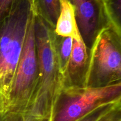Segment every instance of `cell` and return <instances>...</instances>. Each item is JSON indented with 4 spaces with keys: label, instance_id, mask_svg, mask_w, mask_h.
Instances as JSON below:
<instances>
[{
    "label": "cell",
    "instance_id": "6da1fadb",
    "mask_svg": "<svg viewBox=\"0 0 121 121\" xmlns=\"http://www.w3.org/2000/svg\"><path fill=\"white\" fill-rule=\"evenodd\" d=\"M38 80L28 109L39 117L52 114L56 100L63 87L56 48L54 27L39 13L35 19Z\"/></svg>",
    "mask_w": 121,
    "mask_h": 121
},
{
    "label": "cell",
    "instance_id": "7a4b0ae2",
    "mask_svg": "<svg viewBox=\"0 0 121 121\" xmlns=\"http://www.w3.org/2000/svg\"><path fill=\"white\" fill-rule=\"evenodd\" d=\"M35 0H16L0 27V95L4 104L15 77ZM3 112V113H4Z\"/></svg>",
    "mask_w": 121,
    "mask_h": 121
},
{
    "label": "cell",
    "instance_id": "3957f363",
    "mask_svg": "<svg viewBox=\"0 0 121 121\" xmlns=\"http://www.w3.org/2000/svg\"><path fill=\"white\" fill-rule=\"evenodd\" d=\"M121 82L102 86H65L53 108L52 121H78L101 108L121 104Z\"/></svg>",
    "mask_w": 121,
    "mask_h": 121
},
{
    "label": "cell",
    "instance_id": "277c9868",
    "mask_svg": "<svg viewBox=\"0 0 121 121\" xmlns=\"http://www.w3.org/2000/svg\"><path fill=\"white\" fill-rule=\"evenodd\" d=\"M121 39L110 27L99 29L90 47L84 86H102L121 82Z\"/></svg>",
    "mask_w": 121,
    "mask_h": 121
},
{
    "label": "cell",
    "instance_id": "5b68a950",
    "mask_svg": "<svg viewBox=\"0 0 121 121\" xmlns=\"http://www.w3.org/2000/svg\"><path fill=\"white\" fill-rule=\"evenodd\" d=\"M37 13L36 8L28 22L22 52L4 112L10 110L28 109L35 92L38 80V60L35 37Z\"/></svg>",
    "mask_w": 121,
    "mask_h": 121
},
{
    "label": "cell",
    "instance_id": "8992f818",
    "mask_svg": "<svg viewBox=\"0 0 121 121\" xmlns=\"http://www.w3.org/2000/svg\"><path fill=\"white\" fill-rule=\"evenodd\" d=\"M71 2L80 35L90 48L99 29L105 26L104 0H71Z\"/></svg>",
    "mask_w": 121,
    "mask_h": 121
},
{
    "label": "cell",
    "instance_id": "52a82bcc",
    "mask_svg": "<svg viewBox=\"0 0 121 121\" xmlns=\"http://www.w3.org/2000/svg\"><path fill=\"white\" fill-rule=\"evenodd\" d=\"M87 47L82 38L73 39L72 53L64 78V86L82 85L89 60Z\"/></svg>",
    "mask_w": 121,
    "mask_h": 121
},
{
    "label": "cell",
    "instance_id": "ba28073f",
    "mask_svg": "<svg viewBox=\"0 0 121 121\" xmlns=\"http://www.w3.org/2000/svg\"><path fill=\"white\" fill-rule=\"evenodd\" d=\"M60 13L54 28L55 34L73 39L81 38L73 5L69 0H60Z\"/></svg>",
    "mask_w": 121,
    "mask_h": 121
},
{
    "label": "cell",
    "instance_id": "9c48e42d",
    "mask_svg": "<svg viewBox=\"0 0 121 121\" xmlns=\"http://www.w3.org/2000/svg\"><path fill=\"white\" fill-rule=\"evenodd\" d=\"M56 35V34H55ZM73 39L71 37H61L56 35V48L60 76L64 86V78L72 53Z\"/></svg>",
    "mask_w": 121,
    "mask_h": 121
},
{
    "label": "cell",
    "instance_id": "30bf717a",
    "mask_svg": "<svg viewBox=\"0 0 121 121\" xmlns=\"http://www.w3.org/2000/svg\"><path fill=\"white\" fill-rule=\"evenodd\" d=\"M37 11L54 28L60 13V0H35Z\"/></svg>",
    "mask_w": 121,
    "mask_h": 121
},
{
    "label": "cell",
    "instance_id": "8fae6325",
    "mask_svg": "<svg viewBox=\"0 0 121 121\" xmlns=\"http://www.w3.org/2000/svg\"><path fill=\"white\" fill-rule=\"evenodd\" d=\"M47 118L39 117L26 109L6 111L0 115V121H42Z\"/></svg>",
    "mask_w": 121,
    "mask_h": 121
},
{
    "label": "cell",
    "instance_id": "7c38bea8",
    "mask_svg": "<svg viewBox=\"0 0 121 121\" xmlns=\"http://www.w3.org/2000/svg\"><path fill=\"white\" fill-rule=\"evenodd\" d=\"M121 109V104L109 105L95 111L78 121H100L114 111Z\"/></svg>",
    "mask_w": 121,
    "mask_h": 121
},
{
    "label": "cell",
    "instance_id": "4fadbf2b",
    "mask_svg": "<svg viewBox=\"0 0 121 121\" xmlns=\"http://www.w3.org/2000/svg\"><path fill=\"white\" fill-rule=\"evenodd\" d=\"M15 1L16 0H0V27Z\"/></svg>",
    "mask_w": 121,
    "mask_h": 121
},
{
    "label": "cell",
    "instance_id": "5bb4252c",
    "mask_svg": "<svg viewBox=\"0 0 121 121\" xmlns=\"http://www.w3.org/2000/svg\"><path fill=\"white\" fill-rule=\"evenodd\" d=\"M100 121H121V109L113 112Z\"/></svg>",
    "mask_w": 121,
    "mask_h": 121
},
{
    "label": "cell",
    "instance_id": "9a60e30c",
    "mask_svg": "<svg viewBox=\"0 0 121 121\" xmlns=\"http://www.w3.org/2000/svg\"><path fill=\"white\" fill-rule=\"evenodd\" d=\"M69 1H70V2H71V0H69Z\"/></svg>",
    "mask_w": 121,
    "mask_h": 121
}]
</instances>
